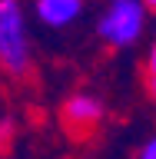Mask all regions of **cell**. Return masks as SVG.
Wrapping results in <instances>:
<instances>
[{
	"label": "cell",
	"instance_id": "obj_5",
	"mask_svg": "<svg viewBox=\"0 0 156 159\" xmlns=\"http://www.w3.org/2000/svg\"><path fill=\"white\" fill-rule=\"evenodd\" d=\"M146 89H149V96L156 99V40H153L149 57H146Z\"/></svg>",
	"mask_w": 156,
	"mask_h": 159
},
{
	"label": "cell",
	"instance_id": "obj_7",
	"mask_svg": "<svg viewBox=\"0 0 156 159\" xmlns=\"http://www.w3.org/2000/svg\"><path fill=\"white\" fill-rule=\"evenodd\" d=\"M143 7H149V10H156V0H139Z\"/></svg>",
	"mask_w": 156,
	"mask_h": 159
},
{
	"label": "cell",
	"instance_id": "obj_1",
	"mask_svg": "<svg viewBox=\"0 0 156 159\" xmlns=\"http://www.w3.org/2000/svg\"><path fill=\"white\" fill-rule=\"evenodd\" d=\"M0 66L10 76H23L30 70L27 17L20 0H0Z\"/></svg>",
	"mask_w": 156,
	"mask_h": 159
},
{
	"label": "cell",
	"instance_id": "obj_3",
	"mask_svg": "<svg viewBox=\"0 0 156 159\" xmlns=\"http://www.w3.org/2000/svg\"><path fill=\"white\" fill-rule=\"evenodd\" d=\"M63 119H67L70 129L90 133V129H97L100 119H103V103H100V96H93V93H73V96L67 99V106H63Z\"/></svg>",
	"mask_w": 156,
	"mask_h": 159
},
{
	"label": "cell",
	"instance_id": "obj_2",
	"mask_svg": "<svg viewBox=\"0 0 156 159\" xmlns=\"http://www.w3.org/2000/svg\"><path fill=\"white\" fill-rule=\"evenodd\" d=\"M146 27V7L139 0H110L97 20V33L106 47H133Z\"/></svg>",
	"mask_w": 156,
	"mask_h": 159
},
{
	"label": "cell",
	"instance_id": "obj_4",
	"mask_svg": "<svg viewBox=\"0 0 156 159\" xmlns=\"http://www.w3.org/2000/svg\"><path fill=\"white\" fill-rule=\"evenodd\" d=\"M83 13V0H37V17L47 27H70Z\"/></svg>",
	"mask_w": 156,
	"mask_h": 159
},
{
	"label": "cell",
	"instance_id": "obj_6",
	"mask_svg": "<svg viewBox=\"0 0 156 159\" xmlns=\"http://www.w3.org/2000/svg\"><path fill=\"white\" fill-rule=\"evenodd\" d=\"M136 159H156V136L143 143V149L136 152Z\"/></svg>",
	"mask_w": 156,
	"mask_h": 159
}]
</instances>
